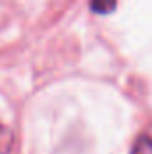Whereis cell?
<instances>
[{
    "instance_id": "1",
    "label": "cell",
    "mask_w": 152,
    "mask_h": 154,
    "mask_svg": "<svg viewBox=\"0 0 152 154\" xmlns=\"http://www.w3.org/2000/svg\"><path fill=\"white\" fill-rule=\"evenodd\" d=\"M131 154H152V136L140 134L132 143Z\"/></svg>"
},
{
    "instance_id": "2",
    "label": "cell",
    "mask_w": 152,
    "mask_h": 154,
    "mask_svg": "<svg viewBox=\"0 0 152 154\" xmlns=\"http://www.w3.org/2000/svg\"><path fill=\"white\" fill-rule=\"evenodd\" d=\"M13 133L0 122V154H9L11 147H13Z\"/></svg>"
},
{
    "instance_id": "3",
    "label": "cell",
    "mask_w": 152,
    "mask_h": 154,
    "mask_svg": "<svg viewBox=\"0 0 152 154\" xmlns=\"http://www.w3.org/2000/svg\"><path fill=\"white\" fill-rule=\"evenodd\" d=\"M90 5L95 13L100 14H109L116 7V0H90Z\"/></svg>"
}]
</instances>
